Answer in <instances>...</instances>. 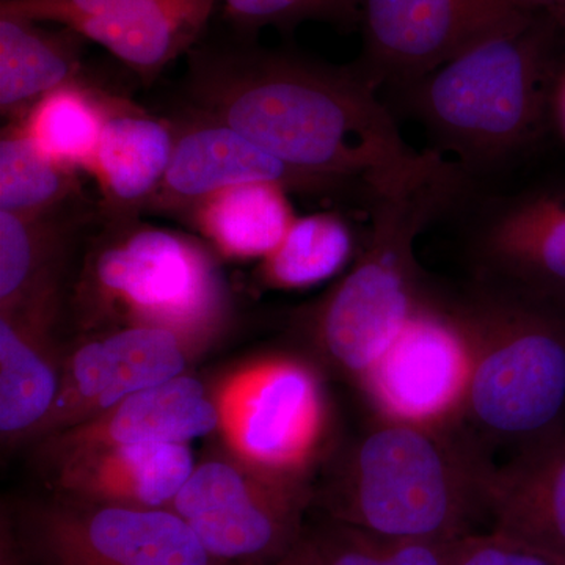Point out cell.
I'll return each instance as SVG.
<instances>
[{"instance_id": "obj_1", "label": "cell", "mask_w": 565, "mask_h": 565, "mask_svg": "<svg viewBox=\"0 0 565 565\" xmlns=\"http://www.w3.org/2000/svg\"><path fill=\"white\" fill-rule=\"evenodd\" d=\"M188 95L193 114L230 126L294 169L359 191L367 204L438 156L405 143L393 110L353 65L273 51L193 52Z\"/></svg>"}, {"instance_id": "obj_2", "label": "cell", "mask_w": 565, "mask_h": 565, "mask_svg": "<svg viewBox=\"0 0 565 565\" xmlns=\"http://www.w3.org/2000/svg\"><path fill=\"white\" fill-rule=\"evenodd\" d=\"M552 21L530 13L392 96L473 185L514 169L544 139L559 62ZM433 151V150H430Z\"/></svg>"}, {"instance_id": "obj_3", "label": "cell", "mask_w": 565, "mask_h": 565, "mask_svg": "<svg viewBox=\"0 0 565 565\" xmlns=\"http://www.w3.org/2000/svg\"><path fill=\"white\" fill-rule=\"evenodd\" d=\"M494 465L457 424L382 418L353 448L333 520L385 539H459L489 515Z\"/></svg>"}, {"instance_id": "obj_4", "label": "cell", "mask_w": 565, "mask_h": 565, "mask_svg": "<svg viewBox=\"0 0 565 565\" xmlns=\"http://www.w3.org/2000/svg\"><path fill=\"white\" fill-rule=\"evenodd\" d=\"M462 333L468 377L457 426L516 451L565 429V310L470 282L440 292Z\"/></svg>"}, {"instance_id": "obj_5", "label": "cell", "mask_w": 565, "mask_h": 565, "mask_svg": "<svg viewBox=\"0 0 565 565\" xmlns=\"http://www.w3.org/2000/svg\"><path fill=\"white\" fill-rule=\"evenodd\" d=\"M467 180L438 156L433 166L373 200V232L359 262L316 311V334L329 359L363 381L435 288L416 259L427 225L444 217Z\"/></svg>"}, {"instance_id": "obj_6", "label": "cell", "mask_w": 565, "mask_h": 565, "mask_svg": "<svg viewBox=\"0 0 565 565\" xmlns=\"http://www.w3.org/2000/svg\"><path fill=\"white\" fill-rule=\"evenodd\" d=\"M449 212H462L473 285L565 310V185L468 184Z\"/></svg>"}, {"instance_id": "obj_7", "label": "cell", "mask_w": 565, "mask_h": 565, "mask_svg": "<svg viewBox=\"0 0 565 565\" xmlns=\"http://www.w3.org/2000/svg\"><path fill=\"white\" fill-rule=\"evenodd\" d=\"M526 14L514 0H363V51L353 68L392 98Z\"/></svg>"}, {"instance_id": "obj_8", "label": "cell", "mask_w": 565, "mask_h": 565, "mask_svg": "<svg viewBox=\"0 0 565 565\" xmlns=\"http://www.w3.org/2000/svg\"><path fill=\"white\" fill-rule=\"evenodd\" d=\"M111 223L117 230L95 262L103 292L167 329L200 326L217 316L221 278L195 241L132 221Z\"/></svg>"}, {"instance_id": "obj_9", "label": "cell", "mask_w": 565, "mask_h": 565, "mask_svg": "<svg viewBox=\"0 0 565 565\" xmlns=\"http://www.w3.org/2000/svg\"><path fill=\"white\" fill-rule=\"evenodd\" d=\"M307 498L297 481H245L223 462L195 468L172 504L212 559L269 565L299 541Z\"/></svg>"}, {"instance_id": "obj_10", "label": "cell", "mask_w": 565, "mask_h": 565, "mask_svg": "<svg viewBox=\"0 0 565 565\" xmlns=\"http://www.w3.org/2000/svg\"><path fill=\"white\" fill-rule=\"evenodd\" d=\"M218 0H7L0 14L51 22L93 41L141 81L195 43Z\"/></svg>"}, {"instance_id": "obj_11", "label": "cell", "mask_w": 565, "mask_h": 565, "mask_svg": "<svg viewBox=\"0 0 565 565\" xmlns=\"http://www.w3.org/2000/svg\"><path fill=\"white\" fill-rule=\"evenodd\" d=\"M467 377V345L435 289L362 382L382 418L456 424Z\"/></svg>"}, {"instance_id": "obj_12", "label": "cell", "mask_w": 565, "mask_h": 565, "mask_svg": "<svg viewBox=\"0 0 565 565\" xmlns=\"http://www.w3.org/2000/svg\"><path fill=\"white\" fill-rule=\"evenodd\" d=\"M39 550L50 565H214L172 509L106 504L52 512L40 520Z\"/></svg>"}, {"instance_id": "obj_13", "label": "cell", "mask_w": 565, "mask_h": 565, "mask_svg": "<svg viewBox=\"0 0 565 565\" xmlns=\"http://www.w3.org/2000/svg\"><path fill=\"white\" fill-rule=\"evenodd\" d=\"M174 125L172 162L148 211L184 215L212 193L252 182H270L299 193L348 191L337 182L294 169L221 121L192 114Z\"/></svg>"}, {"instance_id": "obj_14", "label": "cell", "mask_w": 565, "mask_h": 565, "mask_svg": "<svg viewBox=\"0 0 565 565\" xmlns=\"http://www.w3.org/2000/svg\"><path fill=\"white\" fill-rule=\"evenodd\" d=\"M489 515L493 531L565 557V429L494 467Z\"/></svg>"}, {"instance_id": "obj_15", "label": "cell", "mask_w": 565, "mask_h": 565, "mask_svg": "<svg viewBox=\"0 0 565 565\" xmlns=\"http://www.w3.org/2000/svg\"><path fill=\"white\" fill-rule=\"evenodd\" d=\"M177 125L122 102L104 129L90 173L110 222L132 221L148 211L169 170Z\"/></svg>"}, {"instance_id": "obj_16", "label": "cell", "mask_w": 565, "mask_h": 565, "mask_svg": "<svg viewBox=\"0 0 565 565\" xmlns=\"http://www.w3.org/2000/svg\"><path fill=\"white\" fill-rule=\"evenodd\" d=\"M184 366L174 330L141 326L82 345L74 355L73 379L84 399L111 411L132 394L180 377Z\"/></svg>"}, {"instance_id": "obj_17", "label": "cell", "mask_w": 565, "mask_h": 565, "mask_svg": "<svg viewBox=\"0 0 565 565\" xmlns=\"http://www.w3.org/2000/svg\"><path fill=\"white\" fill-rule=\"evenodd\" d=\"M321 423L313 375L297 364L275 367L247 405L243 444L253 457L288 468L302 459Z\"/></svg>"}, {"instance_id": "obj_18", "label": "cell", "mask_w": 565, "mask_h": 565, "mask_svg": "<svg viewBox=\"0 0 565 565\" xmlns=\"http://www.w3.org/2000/svg\"><path fill=\"white\" fill-rule=\"evenodd\" d=\"M81 36L0 14V111L21 118L47 93L82 77Z\"/></svg>"}, {"instance_id": "obj_19", "label": "cell", "mask_w": 565, "mask_h": 565, "mask_svg": "<svg viewBox=\"0 0 565 565\" xmlns=\"http://www.w3.org/2000/svg\"><path fill=\"white\" fill-rule=\"evenodd\" d=\"M288 193L270 182L234 185L193 204L184 215L225 255L266 259L297 218Z\"/></svg>"}, {"instance_id": "obj_20", "label": "cell", "mask_w": 565, "mask_h": 565, "mask_svg": "<svg viewBox=\"0 0 565 565\" xmlns=\"http://www.w3.org/2000/svg\"><path fill=\"white\" fill-rule=\"evenodd\" d=\"M122 102L79 77L44 95L17 120L52 162L88 172L107 121Z\"/></svg>"}, {"instance_id": "obj_21", "label": "cell", "mask_w": 565, "mask_h": 565, "mask_svg": "<svg viewBox=\"0 0 565 565\" xmlns=\"http://www.w3.org/2000/svg\"><path fill=\"white\" fill-rule=\"evenodd\" d=\"M218 412L192 377H174L111 408L110 445L188 444L217 427Z\"/></svg>"}, {"instance_id": "obj_22", "label": "cell", "mask_w": 565, "mask_h": 565, "mask_svg": "<svg viewBox=\"0 0 565 565\" xmlns=\"http://www.w3.org/2000/svg\"><path fill=\"white\" fill-rule=\"evenodd\" d=\"M103 462L102 473L107 478L88 486L92 492L132 508H172L195 471L191 449L184 444L111 445Z\"/></svg>"}, {"instance_id": "obj_23", "label": "cell", "mask_w": 565, "mask_h": 565, "mask_svg": "<svg viewBox=\"0 0 565 565\" xmlns=\"http://www.w3.org/2000/svg\"><path fill=\"white\" fill-rule=\"evenodd\" d=\"M79 173L52 162L32 143L18 120L0 136V211L40 215L79 200Z\"/></svg>"}, {"instance_id": "obj_24", "label": "cell", "mask_w": 565, "mask_h": 565, "mask_svg": "<svg viewBox=\"0 0 565 565\" xmlns=\"http://www.w3.org/2000/svg\"><path fill=\"white\" fill-rule=\"evenodd\" d=\"M352 253V230L341 215L297 217L277 250L264 259V280L280 289L311 288L340 273Z\"/></svg>"}, {"instance_id": "obj_25", "label": "cell", "mask_w": 565, "mask_h": 565, "mask_svg": "<svg viewBox=\"0 0 565 565\" xmlns=\"http://www.w3.org/2000/svg\"><path fill=\"white\" fill-rule=\"evenodd\" d=\"M76 203L40 215H17L0 211V302L2 311L17 310L32 296L41 270L58 250L74 218Z\"/></svg>"}, {"instance_id": "obj_26", "label": "cell", "mask_w": 565, "mask_h": 565, "mask_svg": "<svg viewBox=\"0 0 565 565\" xmlns=\"http://www.w3.org/2000/svg\"><path fill=\"white\" fill-rule=\"evenodd\" d=\"M57 375L25 338L20 322L0 319V427L21 433L40 422L57 397Z\"/></svg>"}, {"instance_id": "obj_27", "label": "cell", "mask_w": 565, "mask_h": 565, "mask_svg": "<svg viewBox=\"0 0 565 565\" xmlns=\"http://www.w3.org/2000/svg\"><path fill=\"white\" fill-rule=\"evenodd\" d=\"M226 18L244 31L291 28L302 21L352 22L363 0H218Z\"/></svg>"}, {"instance_id": "obj_28", "label": "cell", "mask_w": 565, "mask_h": 565, "mask_svg": "<svg viewBox=\"0 0 565 565\" xmlns=\"http://www.w3.org/2000/svg\"><path fill=\"white\" fill-rule=\"evenodd\" d=\"M299 542L315 565H384L381 537L337 520Z\"/></svg>"}, {"instance_id": "obj_29", "label": "cell", "mask_w": 565, "mask_h": 565, "mask_svg": "<svg viewBox=\"0 0 565 565\" xmlns=\"http://www.w3.org/2000/svg\"><path fill=\"white\" fill-rule=\"evenodd\" d=\"M451 565H565V557L490 531L457 541Z\"/></svg>"}, {"instance_id": "obj_30", "label": "cell", "mask_w": 565, "mask_h": 565, "mask_svg": "<svg viewBox=\"0 0 565 565\" xmlns=\"http://www.w3.org/2000/svg\"><path fill=\"white\" fill-rule=\"evenodd\" d=\"M459 539H382L384 565H451Z\"/></svg>"}, {"instance_id": "obj_31", "label": "cell", "mask_w": 565, "mask_h": 565, "mask_svg": "<svg viewBox=\"0 0 565 565\" xmlns=\"http://www.w3.org/2000/svg\"><path fill=\"white\" fill-rule=\"evenodd\" d=\"M514 2L520 9L545 17L556 25L557 31L565 33V0H514Z\"/></svg>"}, {"instance_id": "obj_32", "label": "cell", "mask_w": 565, "mask_h": 565, "mask_svg": "<svg viewBox=\"0 0 565 565\" xmlns=\"http://www.w3.org/2000/svg\"><path fill=\"white\" fill-rule=\"evenodd\" d=\"M550 121L556 125L565 139V68H557L555 84H553L552 103H550Z\"/></svg>"}, {"instance_id": "obj_33", "label": "cell", "mask_w": 565, "mask_h": 565, "mask_svg": "<svg viewBox=\"0 0 565 565\" xmlns=\"http://www.w3.org/2000/svg\"><path fill=\"white\" fill-rule=\"evenodd\" d=\"M269 565H315V563L311 561V557L308 556V553L305 552L300 542L297 541V544L294 545L285 556Z\"/></svg>"}, {"instance_id": "obj_34", "label": "cell", "mask_w": 565, "mask_h": 565, "mask_svg": "<svg viewBox=\"0 0 565 565\" xmlns=\"http://www.w3.org/2000/svg\"><path fill=\"white\" fill-rule=\"evenodd\" d=\"M2 553H3V555H2V565H17V564L13 563V561H11L9 552L6 553V550H3Z\"/></svg>"}, {"instance_id": "obj_35", "label": "cell", "mask_w": 565, "mask_h": 565, "mask_svg": "<svg viewBox=\"0 0 565 565\" xmlns=\"http://www.w3.org/2000/svg\"><path fill=\"white\" fill-rule=\"evenodd\" d=\"M2 2H7V0H2Z\"/></svg>"}]
</instances>
